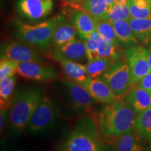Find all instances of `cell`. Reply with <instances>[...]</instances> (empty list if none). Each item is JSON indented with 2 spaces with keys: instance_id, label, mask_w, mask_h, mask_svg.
I'll use <instances>...</instances> for the list:
<instances>
[{
  "instance_id": "1",
  "label": "cell",
  "mask_w": 151,
  "mask_h": 151,
  "mask_svg": "<svg viewBox=\"0 0 151 151\" xmlns=\"http://www.w3.org/2000/svg\"><path fill=\"white\" fill-rule=\"evenodd\" d=\"M136 118L132 107L124 99L119 98L102 107L94 120L102 135L111 142L114 138L134 128Z\"/></svg>"
},
{
  "instance_id": "2",
  "label": "cell",
  "mask_w": 151,
  "mask_h": 151,
  "mask_svg": "<svg viewBox=\"0 0 151 151\" xmlns=\"http://www.w3.org/2000/svg\"><path fill=\"white\" fill-rule=\"evenodd\" d=\"M112 143L101 133L94 119L79 120L57 151H111Z\"/></svg>"
},
{
  "instance_id": "3",
  "label": "cell",
  "mask_w": 151,
  "mask_h": 151,
  "mask_svg": "<svg viewBox=\"0 0 151 151\" xmlns=\"http://www.w3.org/2000/svg\"><path fill=\"white\" fill-rule=\"evenodd\" d=\"M43 98L42 90L38 88H28L17 94L9 113V123L15 131L21 132L27 127Z\"/></svg>"
},
{
  "instance_id": "4",
  "label": "cell",
  "mask_w": 151,
  "mask_h": 151,
  "mask_svg": "<svg viewBox=\"0 0 151 151\" xmlns=\"http://www.w3.org/2000/svg\"><path fill=\"white\" fill-rule=\"evenodd\" d=\"M65 18L57 16L46 21L35 24L17 22V35L22 40L41 49H47L52 43V37L58 26Z\"/></svg>"
},
{
  "instance_id": "5",
  "label": "cell",
  "mask_w": 151,
  "mask_h": 151,
  "mask_svg": "<svg viewBox=\"0 0 151 151\" xmlns=\"http://www.w3.org/2000/svg\"><path fill=\"white\" fill-rule=\"evenodd\" d=\"M100 78L110 87L117 99L124 97L132 89L129 68L125 60L115 62Z\"/></svg>"
},
{
  "instance_id": "6",
  "label": "cell",
  "mask_w": 151,
  "mask_h": 151,
  "mask_svg": "<svg viewBox=\"0 0 151 151\" xmlns=\"http://www.w3.org/2000/svg\"><path fill=\"white\" fill-rule=\"evenodd\" d=\"M58 116V109L51 100L43 97L28 122V129L35 134L47 131L55 125Z\"/></svg>"
},
{
  "instance_id": "7",
  "label": "cell",
  "mask_w": 151,
  "mask_h": 151,
  "mask_svg": "<svg viewBox=\"0 0 151 151\" xmlns=\"http://www.w3.org/2000/svg\"><path fill=\"white\" fill-rule=\"evenodd\" d=\"M125 60L129 68L131 76V84L132 88L150 71L148 59L146 48L141 46L131 47L126 50Z\"/></svg>"
},
{
  "instance_id": "8",
  "label": "cell",
  "mask_w": 151,
  "mask_h": 151,
  "mask_svg": "<svg viewBox=\"0 0 151 151\" xmlns=\"http://www.w3.org/2000/svg\"><path fill=\"white\" fill-rule=\"evenodd\" d=\"M18 74L27 80L44 83L57 78L58 73L55 68L39 62L19 63Z\"/></svg>"
},
{
  "instance_id": "9",
  "label": "cell",
  "mask_w": 151,
  "mask_h": 151,
  "mask_svg": "<svg viewBox=\"0 0 151 151\" xmlns=\"http://www.w3.org/2000/svg\"><path fill=\"white\" fill-rule=\"evenodd\" d=\"M62 83L71 104L76 110L92 112L95 100L83 86L69 79L62 81Z\"/></svg>"
},
{
  "instance_id": "10",
  "label": "cell",
  "mask_w": 151,
  "mask_h": 151,
  "mask_svg": "<svg viewBox=\"0 0 151 151\" xmlns=\"http://www.w3.org/2000/svg\"><path fill=\"white\" fill-rule=\"evenodd\" d=\"M1 58H7L18 63L27 62H39L41 57L35 49L20 42H9L1 48Z\"/></svg>"
},
{
  "instance_id": "11",
  "label": "cell",
  "mask_w": 151,
  "mask_h": 151,
  "mask_svg": "<svg viewBox=\"0 0 151 151\" xmlns=\"http://www.w3.org/2000/svg\"><path fill=\"white\" fill-rule=\"evenodd\" d=\"M20 13L28 20L35 21L50 14L53 8L52 0H19Z\"/></svg>"
},
{
  "instance_id": "12",
  "label": "cell",
  "mask_w": 151,
  "mask_h": 151,
  "mask_svg": "<svg viewBox=\"0 0 151 151\" xmlns=\"http://www.w3.org/2000/svg\"><path fill=\"white\" fill-rule=\"evenodd\" d=\"M68 14L70 17L71 22L76 27L78 35L82 40L88 39L96 30L97 22L82 6L81 8L78 6H73Z\"/></svg>"
},
{
  "instance_id": "13",
  "label": "cell",
  "mask_w": 151,
  "mask_h": 151,
  "mask_svg": "<svg viewBox=\"0 0 151 151\" xmlns=\"http://www.w3.org/2000/svg\"><path fill=\"white\" fill-rule=\"evenodd\" d=\"M52 57L57 62H59L68 79L71 81L82 85L89 77L86 65L67 59L55 50L52 52Z\"/></svg>"
},
{
  "instance_id": "14",
  "label": "cell",
  "mask_w": 151,
  "mask_h": 151,
  "mask_svg": "<svg viewBox=\"0 0 151 151\" xmlns=\"http://www.w3.org/2000/svg\"><path fill=\"white\" fill-rule=\"evenodd\" d=\"M81 86L90 92L96 101L99 103L107 104L117 99L110 87L100 78L88 77Z\"/></svg>"
},
{
  "instance_id": "15",
  "label": "cell",
  "mask_w": 151,
  "mask_h": 151,
  "mask_svg": "<svg viewBox=\"0 0 151 151\" xmlns=\"http://www.w3.org/2000/svg\"><path fill=\"white\" fill-rule=\"evenodd\" d=\"M135 128L111 141V151H146Z\"/></svg>"
},
{
  "instance_id": "16",
  "label": "cell",
  "mask_w": 151,
  "mask_h": 151,
  "mask_svg": "<svg viewBox=\"0 0 151 151\" xmlns=\"http://www.w3.org/2000/svg\"><path fill=\"white\" fill-rule=\"evenodd\" d=\"M124 100L136 114H139L151 107V93L138 87H134L126 94Z\"/></svg>"
},
{
  "instance_id": "17",
  "label": "cell",
  "mask_w": 151,
  "mask_h": 151,
  "mask_svg": "<svg viewBox=\"0 0 151 151\" xmlns=\"http://www.w3.org/2000/svg\"><path fill=\"white\" fill-rule=\"evenodd\" d=\"M60 55L75 62H83L87 60L86 46L85 41L73 39L63 46L57 47L55 49Z\"/></svg>"
},
{
  "instance_id": "18",
  "label": "cell",
  "mask_w": 151,
  "mask_h": 151,
  "mask_svg": "<svg viewBox=\"0 0 151 151\" xmlns=\"http://www.w3.org/2000/svg\"><path fill=\"white\" fill-rule=\"evenodd\" d=\"M111 22L116 31L119 43L122 48L127 49L139 46V40L130 27L129 20H117Z\"/></svg>"
},
{
  "instance_id": "19",
  "label": "cell",
  "mask_w": 151,
  "mask_h": 151,
  "mask_svg": "<svg viewBox=\"0 0 151 151\" xmlns=\"http://www.w3.org/2000/svg\"><path fill=\"white\" fill-rule=\"evenodd\" d=\"M132 31L135 37L143 45L151 43V18H134L129 20Z\"/></svg>"
},
{
  "instance_id": "20",
  "label": "cell",
  "mask_w": 151,
  "mask_h": 151,
  "mask_svg": "<svg viewBox=\"0 0 151 151\" xmlns=\"http://www.w3.org/2000/svg\"><path fill=\"white\" fill-rule=\"evenodd\" d=\"M16 76L0 79V106L1 110L8 111L14 103Z\"/></svg>"
},
{
  "instance_id": "21",
  "label": "cell",
  "mask_w": 151,
  "mask_h": 151,
  "mask_svg": "<svg viewBox=\"0 0 151 151\" xmlns=\"http://www.w3.org/2000/svg\"><path fill=\"white\" fill-rule=\"evenodd\" d=\"M111 6L105 0H84L82 2L83 9L96 22L107 20Z\"/></svg>"
},
{
  "instance_id": "22",
  "label": "cell",
  "mask_w": 151,
  "mask_h": 151,
  "mask_svg": "<svg viewBox=\"0 0 151 151\" xmlns=\"http://www.w3.org/2000/svg\"><path fill=\"white\" fill-rule=\"evenodd\" d=\"M78 35L77 30L72 23L66 22V20L62 21L55 31L52 37V43L57 47H60L69 42Z\"/></svg>"
},
{
  "instance_id": "23",
  "label": "cell",
  "mask_w": 151,
  "mask_h": 151,
  "mask_svg": "<svg viewBox=\"0 0 151 151\" xmlns=\"http://www.w3.org/2000/svg\"><path fill=\"white\" fill-rule=\"evenodd\" d=\"M122 48L120 45L102 37L98 50V58H106L113 61H118L123 58Z\"/></svg>"
},
{
  "instance_id": "24",
  "label": "cell",
  "mask_w": 151,
  "mask_h": 151,
  "mask_svg": "<svg viewBox=\"0 0 151 151\" xmlns=\"http://www.w3.org/2000/svg\"><path fill=\"white\" fill-rule=\"evenodd\" d=\"M134 128L141 139L148 141L151 139V107L138 114Z\"/></svg>"
},
{
  "instance_id": "25",
  "label": "cell",
  "mask_w": 151,
  "mask_h": 151,
  "mask_svg": "<svg viewBox=\"0 0 151 151\" xmlns=\"http://www.w3.org/2000/svg\"><path fill=\"white\" fill-rule=\"evenodd\" d=\"M115 62H116L106 58H97L91 61H88L86 67L88 76L92 78H100L101 75L110 69Z\"/></svg>"
},
{
  "instance_id": "26",
  "label": "cell",
  "mask_w": 151,
  "mask_h": 151,
  "mask_svg": "<svg viewBox=\"0 0 151 151\" xmlns=\"http://www.w3.org/2000/svg\"><path fill=\"white\" fill-rule=\"evenodd\" d=\"M130 14L134 18H151V0H127Z\"/></svg>"
},
{
  "instance_id": "27",
  "label": "cell",
  "mask_w": 151,
  "mask_h": 151,
  "mask_svg": "<svg viewBox=\"0 0 151 151\" xmlns=\"http://www.w3.org/2000/svg\"><path fill=\"white\" fill-rule=\"evenodd\" d=\"M130 11L127 4L116 2L111 5L107 20L110 21L129 20L131 18Z\"/></svg>"
},
{
  "instance_id": "28",
  "label": "cell",
  "mask_w": 151,
  "mask_h": 151,
  "mask_svg": "<svg viewBox=\"0 0 151 151\" xmlns=\"http://www.w3.org/2000/svg\"><path fill=\"white\" fill-rule=\"evenodd\" d=\"M101 39L102 37L96 29L91 36L85 41L88 61H91L98 58V50Z\"/></svg>"
},
{
  "instance_id": "29",
  "label": "cell",
  "mask_w": 151,
  "mask_h": 151,
  "mask_svg": "<svg viewBox=\"0 0 151 151\" xmlns=\"http://www.w3.org/2000/svg\"><path fill=\"white\" fill-rule=\"evenodd\" d=\"M96 29L104 39L113 41L116 44H120L118 39L117 37L116 31L110 20H102L96 22Z\"/></svg>"
},
{
  "instance_id": "30",
  "label": "cell",
  "mask_w": 151,
  "mask_h": 151,
  "mask_svg": "<svg viewBox=\"0 0 151 151\" xmlns=\"http://www.w3.org/2000/svg\"><path fill=\"white\" fill-rule=\"evenodd\" d=\"M19 63L14 60L1 58L0 61V79L15 76L18 73Z\"/></svg>"
},
{
  "instance_id": "31",
  "label": "cell",
  "mask_w": 151,
  "mask_h": 151,
  "mask_svg": "<svg viewBox=\"0 0 151 151\" xmlns=\"http://www.w3.org/2000/svg\"><path fill=\"white\" fill-rule=\"evenodd\" d=\"M134 87L143 88L151 93V71L136 84Z\"/></svg>"
},
{
  "instance_id": "32",
  "label": "cell",
  "mask_w": 151,
  "mask_h": 151,
  "mask_svg": "<svg viewBox=\"0 0 151 151\" xmlns=\"http://www.w3.org/2000/svg\"><path fill=\"white\" fill-rule=\"evenodd\" d=\"M9 114L7 113V111L1 110V115H0V121H1V134H2L5 131V127L6 126V122L8 121Z\"/></svg>"
},
{
  "instance_id": "33",
  "label": "cell",
  "mask_w": 151,
  "mask_h": 151,
  "mask_svg": "<svg viewBox=\"0 0 151 151\" xmlns=\"http://www.w3.org/2000/svg\"><path fill=\"white\" fill-rule=\"evenodd\" d=\"M146 54H147V59H148V62L150 66V71H151V43L149 44L148 47L146 48Z\"/></svg>"
},
{
  "instance_id": "34",
  "label": "cell",
  "mask_w": 151,
  "mask_h": 151,
  "mask_svg": "<svg viewBox=\"0 0 151 151\" xmlns=\"http://www.w3.org/2000/svg\"><path fill=\"white\" fill-rule=\"evenodd\" d=\"M65 2L67 3H73V4H79L83 2L84 0H63Z\"/></svg>"
},
{
  "instance_id": "35",
  "label": "cell",
  "mask_w": 151,
  "mask_h": 151,
  "mask_svg": "<svg viewBox=\"0 0 151 151\" xmlns=\"http://www.w3.org/2000/svg\"><path fill=\"white\" fill-rule=\"evenodd\" d=\"M146 151H151V139L150 140H148V147L146 148Z\"/></svg>"
},
{
  "instance_id": "36",
  "label": "cell",
  "mask_w": 151,
  "mask_h": 151,
  "mask_svg": "<svg viewBox=\"0 0 151 151\" xmlns=\"http://www.w3.org/2000/svg\"><path fill=\"white\" fill-rule=\"evenodd\" d=\"M118 2V3H121V4H127V0H116L115 3Z\"/></svg>"
},
{
  "instance_id": "37",
  "label": "cell",
  "mask_w": 151,
  "mask_h": 151,
  "mask_svg": "<svg viewBox=\"0 0 151 151\" xmlns=\"http://www.w3.org/2000/svg\"><path fill=\"white\" fill-rule=\"evenodd\" d=\"M105 1H106V2L108 3L109 5L111 6V5H113V4L115 3V1H116V0H105Z\"/></svg>"
},
{
  "instance_id": "38",
  "label": "cell",
  "mask_w": 151,
  "mask_h": 151,
  "mask_svg": "<svg viewBox=\"0 0 151 151\" xmlns=\"http://www.w3.org/2000/svg\"><path fill=\"white\" fill-rule=\"evenodd\" d=\"M18 151H22V150H18Z\"/></svg>"
}]
</instances>
